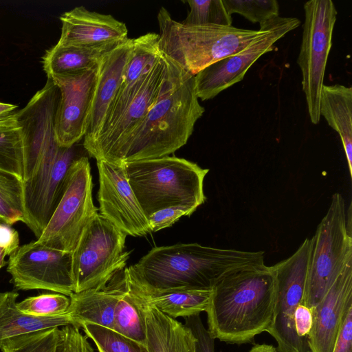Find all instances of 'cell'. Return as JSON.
I'll list each match as a JSON object with an SVG mask.
<instances>
[{
	"label": "cell",
	"mask_w": 352,
	"mask_h": 352,
	"mask_svg": "<svg viewBox=\"0 0 352 352\" xmlns=\"http://www.w3.org/2000/svg\"><path fill=\"white\" fill-rule=\"evenodd\" d=\"M124 42L90 47L56 43L47 50L42 57L47 78L74 74L97 67L106 55Z\"/></svg>",
	"instance_id": "cell-23"
},
{
	"label": "cell",
	"mask_w": 352,
	"mask_h": 352,
	"mask_svg": "<svg viewBox=\"0 0 352 352\" xmlns=\"http://www.w3.org/2000/svg\"><path fill=\"white\" fill-rule=\"evenodd\" d=\"M264 255L263 251L177 243L151 249L123 273L126 284L140 292L212 289L230 271L264 265Z\"/></svg>",
	"instance_id": "cell-1"
},
{
	"label": "cell",
	"mask_w": 352,
	"mask_h": 352,
	"mask_svg": "<svg viewBox=\"0 0 352 352\" xmlns=\"http://www.w3.org/2000/svg\"><path fill=\"white\" fill-rule=\"evenodd\" d=\"M7 264L17 289H45L69 297L74 293L72 252L35 241L19 246L9 255Z\"/></svg>",
	"instance_id": "cell-13"
},
{
	"label": "cell",
	"mask_w": 352,
	"mask_h": 352,
	"mask_svg": "<svg viewBox=\"0 0 352 352\" xmlns=\"http://www.w3.org/2000/svg\"><path fill=\"white\" fill-rule=\"evenodd\" d=\"M160 51L195 76L210 65L246 47L263 30L221 25H187L162 7L157 14Z\"/></svg>",
	"instance_id": "cell-5"
},
{
	"label": "cell",
	"mask_w": 352,
	"mask_h": 352,
	"mask_svg": "<svg viewBox=\"0 0 352 352\" xmlns=\"http://www.w3.org/2000/svg\"><path fill=\"white\" fill-rule=\"evenodd\" d=\"M248 352H278L276 347L271 344H256Z\"/></svg>",
	"instance_id": "cell-42"
},
{
	"label": "cell",
	"mask_w": 352,
	"mask_h": 352,
	"mask_svg": "<svg viewBox=\"0 0 352 352\" xmlns=\"http://www.w3.org/2000/svg\"><path fill=\"white\" fill-rule=\"evenodd\" d=\"M195 209L186 206L170 207L155 212L148 217L151 232H157L173 225L183 216H190Z\"/></svg>",
	"instance_id": "cell-36"
},
{
	"label": "cell",
	"mask_w": 352,
	"mask_h": 352,
	"mask_svg": "<svg viewBox=\"0 0 352 352\" xmlns=\"http://www.w3.org/2000/svg\"><path fill=\"white\" fill-rule=\"evenodd\" d=\"M333 352H352V307L344 318Z\"/></svg>",
	"instance_id": "cell-39"
},
{
	"label": "cell",
	"mask_w": 352,
	"mask_h": 352,
	"mask_svg": "<svg viewBox=\"0 0 352 352\" xmlns=\"http://www.w3.org/2000/svg\"><path fill=\"white\" fill-rule=\"evenodd\" d=\"M185 318V325L192 332L196 338L195 352H214V340L205 327L200 314Z\"/></svg>",
	"instance_id": "cell-37"
},
{
	"label": "cell",
	"mask_w": 352,
	"mask_h": 352,
	"mask_svg": "<svg viewBox=\"0 0 352 352\" xmlns=\"http://www.w3.org/2000/svg\"><path fill=\"white\" fill-rule=\"evenodd\" d=\"M310 242L303 305L311 310L345 267L352 263L351 207L348 215L341 194L336 192L332 195L327 213Z\"/></svg>",
	"instance_id": "cell-6"
},
{
	"label": "cell",
	"mask_w": 352,
	"mask_h": 352,
	"mask_svg": "<svg viewBox=\"0 0 352 352\" xmlns=\"http://www.w3.org/2000/svg\"><path fill=\"white\" fill-rule=\"evenodd\" d=\"M70 303L69 296L61 294H42L17 302L23 313L38 317H54L67 313Z\"/></svg>",
	"instance_id": "cell-33"
},
{
	"label": "cell",
	"mask_w": 352,
	"mask_h": 352,
	"mask_svg": "<svg viewBox=\"0 0 352 352\" xmlns=\"http://www.w3.org/2000/svg\"><path fill=\"white\" fill-rule=\"evenodd\" d=\"M310 249L307 238L292 255L270 266L276 278V296L272 323L267 332L276 341L278 352H309L308 344L295 331L294 314L303 305Z\"/></svg>",
	"instance_id": "cell-11"
},
{
	"label": "cell",
	"mask_w": 352,
	"mask_h": 352,
	"mask_svg": "<svg viewBox=\"0 0 352 352\" xmlns=\"http://www.w3.org/2000/svg\"><path fill=\"white\" fill-rule=\"evenodd\" d=\"M54 352H94L80 328L67 324L58 328Z\"/></svg>",
	"instance_id": "cell-35"
},
{
	"label": "cell",
	"mask_w": 352,
	"mask_h": 352,
	"mask_svg": "<svg viewBox=\"0 0 352 352\" xmlns=\"http://www.w3.org/2000/svg\"><path fill=\"white\" fill-rule=\"evenodd\" d=\"M352 307V263L348 264L322 299L311 309L309 352H333L340 327Z\"/></svg>",
	"instance_id": "cell-17"
},
{
	"label": "cell",
	"mask_w": 352,
	"mask_h": 352,
	"mask_svg": "<svg viewBox=\"0 0 352 352\" xmlns=\"http://www.w3.org/2000/svg\"><path fill=\"white\" fill-rule=\"evenodd\" d=\"M190 10L182 21L187 25L230 26L232 15L226 9L222 0H188Z\"/></svg>",
	"instance_id": "cell-31"
},
{
	"label": "cell",
	"mask_w": 352,
	"mask_h": 352,
	"mask_svg": "<svg viewBox=\"0 0 352 352\" xmlns=\"http://www.w3.org/2000/svg\"><path fill=\"white\" fill-rule=\"evenodd\" d=\"M18 232L10 225L0 223V248L10 255L19 247Z\"/></svg>",
	"instance_id": "cell-40"
},
{
	"label": "cell",
	"mask_w": 352,
	"mask_h": 352,
	"mask_svg": "<svg viewBox=\"0 0 352 352\" xmlns=\"http://www.w3.org/2000/svg\"><path fill=\"white\" fill-rule=\"evenodd\" d=\"M58 328L23 334L0 342L2 352H54Z\"/></svg>",
	"instance_id": "cell-32"
},
{
	"label": "cell",
	"mask_w": 352,
	"mask_h": 352,
	"mask_svg": "<svg viewBox=\"0 0 352 352\" xmlns=\"http://www.w3.org/2000/svg\"><path fill=\"white\" fill-rule=\"evenodd\" d=\"M132 49L133 38H128L106 55L99 65L87 127L83 138L85 150L96 141L104 126Z\"/></svg>",
	"instance_id": "cell-18"
},
{
	"label": "cell",
	"mask_w": 352,
	"mask_h": 352,
	"mask_svg": "<svg viewBox=\"0 0 352 352\" xmlns=\"http://www.w3.org/2000/svg\"><path fill=\"white\" fill-rule=\"evenodd\" d=\"M166 74L167 60L162 53L161 58L151 70L144 85L126 107L118 121L109 131L99 136L94 144L86 149L90 156L96 160H111L131 133L142 123L156 102Z\"/></svg>",
	"instance_id": "cell-16"
},
{
	"label": "cell",
	"mask_w": 352,
	"mask_h": 352,
	"mask_svg": "<svg viewBox=\"0 0 352 352\" xmlns=\"http://www.w3.org/2000/svg\"><path fill=\"white\" fill-rule=\"evenodd\" d=\"M76 157L74 146L55 144L25 164L23 181L26 226L38 239L63 192L67 171Z\"/></svg>",
	"instance_id": "cell-10"
},
{
	"label": "cell",
	"mask_w": 352,
	"mask_h": 352,
	"mask_svg": "<svg viewBox=\"0 0 352 352\" xmlns=\"http://www.w3.org/2000/svg\"><path fill=\"white\" fill-rule=\"evenodd\" d=\"M135 196L145 216L176 206L195 210L206 197L204 181L209 171L196 163L175 156L123 164Z\"/></svg>",
	"instance_id": "cell-4"
},
{
	"label": "cell",
	"mask_w": 352,
	"mask_h": 352,
	"mask_svg": "<svg viewBox=\"0 0 352 352\" xmlns=\"http://www.w3.org/2000/svg\"><path fill=\"white\" fill-rule=\"evenodd\" d=\"M228 12L237 13L253 23L259 24L278 16L276 0H222Z\"/></svg>",
	"instance_id": "cell-34"
},
{
	"label": "cell",
	"mask_w": 352,
	"mask_h": 352,
	"mask_svg": "<svg viewBox=\"0 0 352 352\" xmlns=\"http://www.w3.org/2000/svg\"><path fill=\"white\" fill-rule=\"evenodd\" d=\"M126 285L138 299L175 319L205 311L212 294V289L144 292Z\"/></svg>",
	"instance_id": "cell-26"
},
{
	"label": "cell",
	"mask_w": 352,
	"mask_h": 352,
	"mask_svg": "<svg viewBox=\"0 0 352 352\" xmlns=\"http://www.w3.org/2000/svg\"><path fill=\"white\" fill-rule=\"evenodd\" d=\"M126 236L99 213L89 222L72 252L74 293L102 288L124 269Z\"/></svg>",
	"instance_id": "cell-7"
},
{
	"label": "cell",
	"mask_w": 352,
	"mask_h": 352,
	"mask_svg": "<svg viewBox=\"0 0 352 352\" xmlns=\"http://www.w3.org/2000/svg\"><path fill=\"white\" fill-rule=\"evenodd\" d=\"M6 256V253L0 248V269L8 263V261L5 260Z\"/></svg>",
	"instance_id": "cell-43"
},
{
	"label": "cell",
	"mask_w": 352,
	"mask_h": 352,
	"mask_svg": "<svg viewBox=\"0 0 352 352\" xmlns=\"http://www.w3.org/2000/svg\"><path fill=\"white\" fill-rule=\"evenodd\" d=\"M305 22L297 63L311 122L320 120V101L337 10L331 0H310L304 5Z\"/></svg>",
	"instance_id": "cell-9"
},
{
	"label": "cell",
	"mask_w": 352,
	"mask_h": 352,
	"mask_svg": "<svg viewBox=\"0 0 352 352\" xmlns=\"http://www.w3.org/2000/svg\"><path fill=\"white\" fill-rule=\"evenodd\" d=\"M80 328L94 342L98 352H148L146 345L113 329L89 323L82 324Z\"/></svg>",
	"instance_id": "cell-30"
},
{
	"label": "cell",
	"mask_w": 352,
	"mask_h": 352,
	"mask_svg": "<svg viewBox=\"0 0 352 352\" xmlns=\"http://www.w3.org/2000/svg\"><path fill=\"white\" fill-rule=\"evenodd\" d=\"M311 325V310L304 305H299L294 311V326L298 338L307 344Z\"/></svg>",
	"instance_id": "cell-38"
},
{
	"label": "cell",
	"mask_w": 352,
	"mask_h": 352,
	"mask_svg": "<svg viewBox=\"0 0 352 352\" xmlns=\"http://www.w3.org/2000/svg\"><path fill=\"white\" fill-rule=\"evenodd\" d=\"M16 109L15 104L0 102V120L12 115Z\"/></svg>",
	"instance_id": "cell-41"
},
{
	"label": "cell",
	"mask_w": 352,
	"mask_h": 352,
	"mask_svg": "<svg viewBox=\"0 0 352 352\" xmlns=\"http://www.w3.org/2000/svg\"><path fill=\"white\" fill-rule=\"evenodd\" d=\"M320 115L340 135L349 174L352 176V88L342 85H324Z\"/></svg>",
	"instance_id": "cell-24"
},
{
	"label": "cell",
	"mask_w": 352,
	"mask_h": 352,
	"mask_svg": "<svg viewBox=\"0 0 352 352\" xmlns=\"http://www.w3.org/2000/svg\"><path fill=\"white\" fill-rule=\"evenodd\" d=\"M15 291L0 292V342L21 335L72 324L65 314L54 317H38L22 312L17 307Z\"/></svg>",
	"instance_id": "cell-25"
},
{
	"label": "cell",
	"mask_w": 352,
	"mask_h": 352,
	"mask_svg": "<svg viewBox=\"0 0 352 352\" xmlns=\"http://www.w3.org/2000/svg\"><path fill=\"white\" fill-rule=\"evenodd\" d=\"M300 24L296 17L279 15L260 24L263 32L240 51L222 58L195 75V91L202 101L240 82L262 55L273 50L274 44Z\"/></svg>",
	"instance_id": "cell-12"
},
{
	"label": "cell",
	"mask_w": 352,
	"mask_h": 352,
	"mask_svg": "<svg viewBox=\"0 0 352 352\" xmlns=\"http://www.w3.org/2000/svg\"><path fill=\"white\" fill-rule=\"evenodd\" d=\"M132 295L144 316L148 352H195L196 338L187 326Z\"/></svg>",
	"instance_id": "cell-22"
},
{
	"label": "cell",
	"mask_w": 352,
	"mask_h": 352,
	"mask_svg": "<svg viewBox=\"0 0 352 352\" xmlns=\"http://www.w3.org/2000/svg\"><path fill=\"white\" fill-rule=\"evenodd\" d=\"M113 330L144 345L146 344L144 316L126 285L116 305Z\"/></svg>",
	"instance_id": "cell-28"
},
{
	"label": "cell",
	"mask_w": 352,
	"mask_h": 352,
	"mask_svg": "<svg viewBox=\"0 0 352 352\" xmlns=\"http://www.w3.org/2000/svg\"><path fill=\"white\" fill-rule=\"evenodd\" d=\"M159 38V34L147 33L133 38L132 52L120 88L98 137L116 124L144 85L151 70L162 56Z\"/></svg>",
	"instance_id": "cell-19"
},
{
	"label": "cell",
	"mask_w": 352,
	"mask_h": 352,
	"mask_svg": "<svg viewBox=\"0 0 352 352\" xmlns=\"http://www.w3.org/2000/svg\"><path fill=\"white\" fill-rule=\"evenodd\" d=\"M275 296L276 278L270 266L230 271L212 289L205 311L208 333L228 344L252 343L272 325Z\"/></svg>",
	"instance_id": "cell-3"
},
{
	"label": "cell",
	"mask_w": 352,
	"mask_h": 352,
	"mask_svg": "<svg viewBox=\"0 0 352 352\" xmlns=\"http://www.w3.org/2000/svg\"><path fill=\"white\" fill-rule=\"evenodd\" d=\"M61 34L58 44L90 47L126 41L125 23L110 14L89 11L84 6L76 7L60 17Z\"/></svg>",
	"instance_id": "cell-20"
},
{
	"label": "cell",
	"mask_w": 352,
	"mask_h": 352,
	"mask_svg": "<svg viewBox=\"0 0 352 352\" xmlns=\"http://www.w3.org/2000/svg\"><path fill=\"white\" fill-rule=\"evenodd\" d=\"M2 222L1 220L0 219V223Z\"/></svg>",
	"instance_id": "cell-44"
},
{
	"label": "cell",
	"mask_w": 352,
	"mask_h": 352,
	"mask_svg": "<svg viewBox=\"0 0 352 352\" xmlns=\"http://www.w3.org/2000/svg\"><path fill=\"white\" fill-rule=\"evenodd\" d=\"M99 65L82 72L50 79L59 89L54 131L61 147L69 148L84 138L98 78Z\"/></svg>",
	"instance_id": "cell-15"
},
{
	"label": "cell",
	"mask_w": 352,
	"mask_h": 352,
	"mask_svg": "<svg viewBox=\"0 0 352 352\" xmlns=\"http://www.w3.org/2000/svg\"><path fill=\"white\" fill-rule=\"evenodd\" d=\"M92 189L89 160L78 157L69 168L62 197L36 241L72 252L87 225L98 213L93 202Z\"/></svg>",
	"instance_id": "cell-8"
},
{
	"label": "cell",
	"mask_w": 352,
	"mask_h": 352,
	"mask_svg": "<svg viewBox=\"0 0 352 352\" xmlns=\"http://www.w3.org/2000/svg\"><path fill=\"white\" fill-rule=\"evenodd\" d=\"M165 57L167 74L156 102L109 162L123 164L169 156L187 143L204 114L195 76Z\"/></svg>",
	"instance_id": "cell-2"
},
{
	"label": "cell",
	"mask_w": 352,
	"mask_h": 352,
	"mask_svg": "<svg viewBox=\"0 0 352 352\" xmlns=\"http://www.w3.org/2000/svg\"><path fill=\"white\" fill-rule=\"evenodd\" d=\"M0 219L12 225L26 224L23 181L19 176L0 169Z\"/></svg>",
	"instance_id": "cell-29"
},
{
	"label": "cell",
	"mask_w": 352,
	"mask_h": 352,
	"mask_svg": "<svg viewBox=\"0 0 352 352\" xmlns=\"http://www.w3.org/2000/svg\"><path fill=\"white\" fill-rule=\"evenodd\" d=\"M125 286L122 272L102 288L73 293L66 313L72 324L80 328L89 323L113 329L116 305Z\"/></svg>",
	"instance_id": "cell-21"
},
{
	"label": "cell",
	"mask_w": 352,
	"mask_h": 352,
	"mask_svg": "<svg viewBox=\"0 0 352 352\" xmlns=\"http://www.w3.org/2000/svg\"><path fill=\"white\" fill-rule=\"evenodd\" d=\"M16 111L0 120V169L25 178V148Z\"/></svg>",
	"instance_id": "cell-27"
},
{
	"label": "cell",
	"mask_w": 352,
	"mask_h": 352,
	"mask_svg": "<svg viewBox=\"0 0 352 352\" xmlns=\"http://www.w3.org/2000/svg\"><path fill=\"white\" fill-rule=\"evenodd\" d=\"M100 214L126 235L142 236L151 232L128 181L123 164L98 160Z\"/></svg>",
	"instance_id": "cell-14"
}]
</instances>
